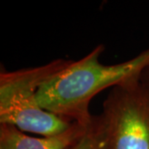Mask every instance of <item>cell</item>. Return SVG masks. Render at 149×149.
Returning <instances> with one entry per match:
<instances>
[{
    "instance_id": "6da1fadb",
    "label": "cell",
    "mask_w": 149,
    "mask_h": 149,
    "mask_svg": "<svg viewBox=\"0 0 149 149\" xmlns=\"http://www.w3.org/2000/svg\"><path fill=\"white\" fill-rule=\"evenodd\" d=\"M104 51L103 45L97 46L45 80L37 93L40 106L71 123L86 126L93 118L90 104L96 95L141 78L149 70V48L127 61L109 65L100 61Z\"/></svg>"
},
{
    "instance_id": "7a4b0ae2",
    "label": "cell",
    "mask_w": 149,
    "mask_h": 149,
    "mask_svg": "<svg viewBox=\"0 0 149 149\" xmlns=\"http://www.w3.org/2000/svg\"><path fill=\"white\" fill-rule=\"evenodd\" d=\"M71 62L63 59L37 67L0 73V123L15 126L21 131L51 137L64 133L71 123L44 110L38 104L39 87L52 74Z\"/></svg>"
},
{
    "instance_id": "3957f363",
    "label": "cell",
    "mask_w": 149,
    "mask_h": 149,
    "mask_svg": "<svg viewBox=\"0 0 149 149\" xmlns=\"http://www.w3.org/2000/svg\"><path fill=\"white\" fill-rule=\"evenodd\" d=\"M108 149H149V78L113 88L100 114Z\"/></svg>"
},
{
    "instance_id": "277c9868",
    "label": "cell",
    "mask_w": 149,
    "mask_h": 149,
    "mask_svg": "<svg viewBox=\"0 0 149 149\" xmlns=\"http://www.w3.org/2000/svg\"><path fill=\"white\" fill-rule=\"evenodd\" d=\"M87 126L73 123L61 134L35 138L13 125L0 123V149H65L85 133Z\"/></svg>"
},
{
    "instance_id": "5b68a950",
    "label": "cell",
    "mask_w": 149,
    "mask_h": 149,
    "mask_svg": "<svg viewBox=\"0 0 149 149\" xmlns=\"http://www.w3.org/2000/svg\"><path fill=\"white\" fill-rule=\"evenodd\" d=\"M65 149H108L100 116L93 115L85 133Z\"/></svg>"
},
{
    "instance_id": "8992f818",
    "label": "cell",
    "mask_w": 149,
    "mask_h": 149,
    "mask_svg": "<svg viewBox=\"0 0 149 149\" xmlns=\"http://www.w3.org/2000/svg\"><path fill=\"white\" fill-rule=\"evenodd\" d=\"M146 75H147V77H148L149 78V70L147 71V73H146Z\"/></svg>"
}]
</instances>
